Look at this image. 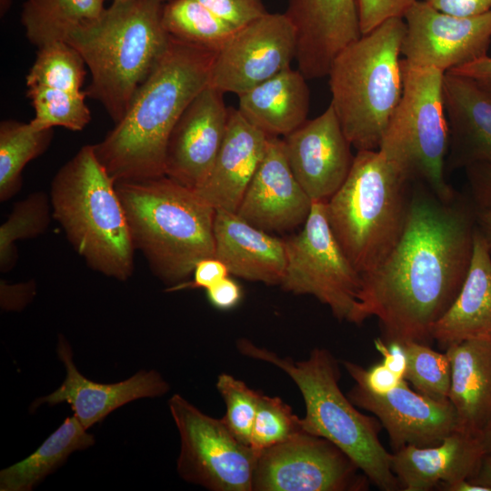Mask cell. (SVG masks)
Wrapping results in <instances>:
<instances>
[{
  "label": "cell",
  "mask_w": 491,
  "mask_h": 491,
  "mask_svg": "<svg viewBox=\"0 0 491 491\" xmlns=\"http://www.w3.org/2000/svg\"><path fill=\"white\" fill-rule=\"evenodd\" d=\"M268 135L229 107L225 137L210 173L195 192L215 210L236 212L266 150Z\"/></svg>",
  "instance_id": "44dd1931"
},
{
  "label": "cell",
  "mask_w": 491,
  "mask_h": 491,
  "mask_svg": "<svg viewBox=\"0 0 491 491\" xmlns=\"http://www.w3.org/2000/svg\"><path fill=\"white\" fill-rule=\"evenodd\" d=\"M215 387L225 404L222 417L229 430L242 443L250 446L251 433L261 393L232 375L218 376Z\"/></svg>",
  "instance_id": "8d00e7d4"
},
{
  "label": "cell",
  "mask_w": 491,
  "mask_h": 491,
  "mask_svg": "<svg viewBox=\"0 0 491 491\" xmlns=\"http://www.w3.org/2000/svg\"><path fill=\"white\" fill-rule=\"evenodd\" d=\"M216 52L170 35L123 117L93 145L115 182L165 175L170 134L190 102L209 85Z\"/></svg>",
  "instance_id": "7a4b0ae2"
},
{
  "label": "cell",
  "mask_w": 491,
  "mask_h": 491,
  "mask_svg": "<svg viewBox=\"0 0 491 491\" xmlns=\"http://www.w3.org/2000/svg\"><path fill=\"white\" fill-rule=\"evenodd\" d=\"M106 0H25L21 23L28 41L38 48L66 42L103 16Z\"/></svg>",
  "instance_id": "83f0119b"
},
{
  "label": "cell",
  "mask_w": 491,
  "mask_h": 491,
  "mask_svg": "<svg viewBox=\"0 0 491 491\" xmlns=\"http://www.w3.org/2000/svg\"><path fill=\"white\" fill-rule=\"evenodd\" d=\"M443 95L448 124V171L491 165V95L468 77L446 72Z\"/></svg>",
  "instance_id": "7402d4cb"
},
{
  "label": "cell",
  "mask_w": 491,
  "mask_h": 491,
  "mask_svg": "<svg viewBox=\"0 0 491 491\" xmlns=\"http://www.w3.org/2000/svg\"><path fill=\"white\" fill-rule=\"evenodd\" d=\"M407 366L404 379L416 391L438 401H449L451 364L446 353L435 351L426 343H404Z\"/></svg>",
  "instance_id": "e575fe53"
},
{
  "label": "cell",
  "mask_w": 491,
  "mask_h": 491,
  "mask_svg": "<svg viewBox=\"0 0 491 491\" xmlns=\"http://www.w3.org/2000/svg\"><path fill=\"white\" fill-rule=\"evenodd\" d=\"M401 54L409 64L443 73L487 55L491 11L473 17L442 13L416 0L405 16Z\"/></svg>",
  "instance_id": "5bb4252c"
},
{
  "label": "cell",
  "mask_w": 491,
  "mask_h": 491,
  "mask_svg": "<svg viewBox=\"0 0 491 491\" xmlns=\"http://www.w3.org/2000/svg\"><path fill=\"white\" fill-rule=\"evenodd\" d=\"M239 353L269 363L288 375L306 405L304 429L340 448L376 486L401 490L391 467V456L379 439V420L362 414L339 386L338 362L326 348H314L309 356L296 361L261 347L246 338L236 341Z\"/></svg>",
  "instance_id": "277c9868"
},
{
  "label": "cell",
  "mask_w": 491,
  "mask_h": 491,
  "mask_svg": "<svg viewBox=\"0 0 491 491\" xmlns=\"http://www.w3.org/2000/svg\"><path fill=\"white\" fill-rule=\"evenodd\" d=\"M95 443L77 418L67 416L29 456L0 472L1 491H30L46 476L60 466L75 451Z\"/></svg>",
  "instance_id": "f1b7e54d"
},
{
  "label": "cell",
  "mask_w": 491,
  "mask_h": 491,
  "mask_svg": "<svg viewBox=\"0 0 491 491\" xmlns=\"http://www.w3.org/2000/svg\"><path fill=\"white\" fill-rule=\"evenodd\" d=\"M229 107L224 93L205 86L175 125L166 146L165 175L195 190L206 179L225 135Z\"/></svg>",
  "instance_id": "9a60e30c"
},
{
  "label": "cell",
  "mask_w": 491,
  "mask_h": 491,
  "mask_svg": "<svg viewBox=\"0 0 491 491\" xmlns=\"http://www.w3.org/2000/svg\"><path fill=\"white\" fill-rule=\"evenodd\" d=\"M302 230L285 239L286 264L280 286L311 295L339 321H347L361 286V275L336 239L325 202H313Z\"/></svg>",
  "instance_id": "30bf717a"
},
{
  "label": "cell",
  "mask_w": 491,
  "mask_h": 491,
  "mask_svg": "<svg viewBox=\"0 0 491 491\" xmlns=\"http://www.w3.org/2000/svg\"><path fill=\"white\" fill-rule=\"evenodd\" d=\"M56 352L65 366V378L56 390L35 399L30 406L31 412L43 404L67 403L74 416L87 430L129 402L161 396L169 390L168 383L155 370H140L127 379L112 384L88 379L75 366L71 346L62 335L58 338Z\"/></svg>",
  "instance_id": "ffe728a7"
},
{
  "label": "cell",
  "mask_w": 491,
  "mask_h": 491,
  "mask_svg": "<svg viewBox=\"0 0 491 491\" xmlns=\"http://www.w3.org/2000/svg\"><path fill=\"white\" fill-rule=\"evenodd\" d=\"M466 169L469 197L476 209L491 210V165L477 163Z\"/></svg>",
  "instance_id": "b9f144b4"
},
{
  "label": "cell",
  "mask_w": 491,
  "mask_h": 491,
  "mask_svg": "<svg viewBox=\"0 0 491 491\" xmlns=\"http://www.w3.org/2000/svg\"><path fill=\"white\" fill-rule=\"evenodd\" d=\"M336 445L307 432L257 456L253 491H362L368 478Z\"/></svg>",
  "instance_id": "7c38bea8"
},
{
  "label": "cell",
  "mask_w": 491,
  "mask_h": 491,
  "mask_svg": "<svg viewBox=\"0 0 491 491\" xmlns=\"http://www.w3.org/2000/svg\"><path fill=\"white\" fill-rule=\"evenodd\" d=\"M297 68L306 79L327 76L336 56L362 35L356 0H288Z\"/></svg>",
  "instance_id": "d6986e66"
},
{
  "label": "cell",
  "mask_w": 491,
  "mask_h": 491,
  "mask_svg": "<svg viewBox=\"0 0 491 491\" xmlns=\"http://www.w3.org/2000/svg\"><path fill=\"white\" fill-rule=\"evenodd\" d=\"M476 207L456 192L439 197L414 182L405 226L387 256L361 275L347 322L378 318L386 341L433 340L434 325L450 307L467 275L474 246Z\"/></svg>",
  "instance_id": "6da1fadb"
},
{
  "label": "cell",
  "mask_w": 491,
  "mask_h": 491,
  "mask_svg": "<svg viewBox=\"0 0 491 491\" xmlns=\"http://www.w3.org/2000/svg\"><path fill=\"white\" fill-rule=\"evenodd\" d=\"M404 18L389 19L346 46L327 76L331 103L357 151L378 150L403 94Z\"/></svg>",
  "instance_id": "52a82bcc"
},
{
  "label": "cell",
  "mask_w": 491,
  "mask_h": 491,
  "mask_svg": "<svg viewBox=\"0 0 491 491\" xmlns=\"http://www.w3.org/2000/svg\"><path fill=\"white\" fill-rule=\"evenodd\" d=\"M163 5L159 0L112 2L98 22L67 41L90 71L86 95L99 102L115 124L167 46Z\"/></svg>",
  "instance_id": "5b68a950"
},
{
  "label": "cell",
  "mask_w": 491,
  "mask_h": 491,
  "mask_svg": "<svg viewBox=\"0 0 491 491\" xmlns=\"http://www.w3.org/2000/svg\"><path fill=\"white\" fill-rule=\"evenodd\" d=\"M305 432L302 418L293 413L290 406L278 396L261 393L250 440V446L257 454Z\"/></svg>",
  "instance_id": "d590c367"
},
{
  "label": "cell",
  "mask_w": 491,
  "mask_h": 491,
  "mask_svg": "<svg viewBox=\"0 0 491 491\" xmlns=\"http://www.w3.org/2000/svg\"><path fill=\"white\" fill-rule=\"evenodd\" d=\"M433 8L457 17H473L491 11V0H424Z\"/></svg>",
  "instance_id": "7bdbcfd3"
},
{
  "label": "cell",
  "mask_w": 491,
  "mask_h": 491,
  "mask_svg": "<svg viewBox=\"0 0 491 491\" xmlns=\"http://www.w3.org/2000/svg\"><path fill=\"white\" fill-rule=\"evenodd\" d=\"M485 456L479 436L456 430L431 446H406L391 456L401 490L428 491L460 479H472Z\"/></svg>",
  "instance_id": "603a6c76"
},
{
  "label": "cell",
  "mask_w": 491,
  "mask_h": 491,
  "mask_svg": "<svg viewBox=\"0 0 491 491\" xmlns=\"http://www.w3.org/2000/svg\"><path fill=\"white\" fill-rule=\"evenodd\" d=\"M162 24L169 35L214 51H218L236 31L195 0L164 3Z\"/></svg>",
  "instance_id": "4dcf8cb0"
},
{
  "label": "cell",
  "mask_w": 491,
  "mask_h": 491,
  "mask_svg": "<svg viewBox=\"0 0 491 491\" xmlns=\"http://www.w3.org/2000/svg\"><path fill=\"white\" fill-rule=\"evenodd\" d=\"M471 480L491 488V455L484 456L477 473Z\"/></svg>",
  "instance_id": "681fc988"
},
{
  "label": "cell",
  "mask_w": 491,
  "mask_h": 491,
  "mask_svg": "<svg viewBox=\"0 0 491 491\" xmlns=\"http://www.w3.org/2000/svg\"><path fill=\"white\" fill-rule=\"evenodd\" d=\"M449 401L458 430L479 436L491 425V340L471 339L448 346Z\"/></svg>",
  "instance_id": "484cf974"
},
{
  "label": "cell",
  "mask_w": 491,
  "mask_h": 491,
  "mask_svg": "<svg viewBox=\"0 0 491 491\" xmlns=\"http://www.w3.org/2000/svg\"><path fill=\"white\" fill-rule=\"evenodd\" d=\"M445 491H491V488L473 482L469 478L460 479L439 486Z\"/></svg>",
  "instance_id": "c3c4849f"
},
{
  "label": "cell",
  "mask_w": 491,
  "mask_h": 491,
  "mask_svg": "<svg viewBox=\"0 0 491 491\" xmlns=\"http://www.w3.org/2000/svg\"><path fill=\"white\" fill-rule=\"evenodd\" d=\"M12 5V0H0L1 16L5 15Z\"/></svg>",
  "instance_id": "816d5d0a"
},
{
  "label": "cell",
  "mask_w": 491,
  "mask_h": 491,
  "mask_svg": "<svg viewBox=\"0 0 491 491\" xmlns=\"http://www.w3.org/2000/svg\"><path fill=\"white\" fill-rule=\"evenodd\" d=\"M447 72L470 78L484 91L491 95V56H483Z\"/></svg>",
  "instance_id": "bcb514c9"
},
{
  "label": "cell",
  "mask_w": 491,
  "mask_h": 491,
  "mask_svg": "<svg viewBox=\"0 0 491 491\" xmlns=\"http://www.w3.org/2000/svg\"><path fill=\"white\" fill-rule=\"evenodd\" d=\"M376 351L382 356V363L401 378L405 377L407 355L403 342L385 341L377 337L374 340Z\"/></svg>",
  "instance_id": "f6af8a7d"
},
{
  "label": "cell",
  "mask_w": 491,
  "mask_h": 491,
  "mask_svg": "<svg viewBox=\"0 0 491 491\" xmlns=\"http://www.w3.org/2000/svg\"><path fill=\"white\" fill-rule=\"evenodd\" d=\"M343 366L355 384L374 394H386L404 379L387 368L382 362L365 368L354 362L343 361Z\"/></svg>",
  "instance_id": "ab89813d"
},
{
  "label": "cell",
  "mask_w": 491,
  "mask_h": 491,
  "mask_svg": "<svg viewBox=\"0 0 491 491\" xmlns=\"http://www.w3.org/2000/svg\"><path fill=\"white\" fill-rule=\"evenodd\" d=\"M50 201L53 217L92 269L119 281L132 276L135 246L125 213L93 145L81 147L58 170Z\"/></svg>",
  "instance_id": "8992f818"
},
{
  "label": "cell",
  "mask_w": 491,
  "mask_h": 491,
  "mask_svg": "<svg viewBox=\"0 0 491 491\" xmlns=\"http://www.w3.org/2000/svg\"><path fill=\"white\" fill-rule=\"evenodd\" d=\"M347 397L356 407L378 418L393 452L406 446H435L458 430L457 415L450 401L435 400L414 391L406 379L382 395L355 384Z\"/></svg>",
  "instance_id": "e0dca14e"
},
{
  "label": "cell",
  "mask_w": 491,
  "mask_h": 491,
  "mask_svg": "<svg viewBox=\"0 0 491 491\" xmlns=\"http://www.w3.org/2000/svg\"><path fill=\"white\" fill-rule=\"evenodd\" d=\"M168 406L180 436L179 476L212 491H253L258 454L222 418L205 415L182 396L173 395Z\"/></svg>",
  "instance_id": "8fae6325"
},
{
  "label": "cell",
  "mask_w": 491,
  "mask_h": 491,
  "mask_svg": "<svg viewBox=\"0 0 491 491\" xmlns=\"http://www.w3.org/2000/svg\"><path fill=\"white\" fill-rule=\"evenodd\" d=\"M431 336L445 350L466 340H491V252L476 223L467 275L450 307L434 325Z\"/></svg>",
  "instance_id": "d4e9b609"
},
{
  "label": "cell",
  "mask_w": 491,
  "mask_h": 491,
  "mask_svg": "<svg viewBox=\"0 0 491 491\" xmlns=\"http://www.w3.org/2000/svg\"><path fill=\"white\" fill-rule=\"evenodd\" d=\"M51 216V201L43 192L31 194L15 205L8 218L0 226L2 272L12 269L16 262L15 242L44 233L49 225Z\"/></svg>",
  "instance_id": "836d02e7"
},
{
  "label": "cell",
  "mask_w": 491,
  "mask_h": 491,
  "mask_svg": "<svg viewBox=\"0 0 491 491\" xmlns=\"http://www.w3.org/2000/svg\"><path fill=\"white\" fill-rule=\"evenodd\" d=\"M53 129L39 130L31 123L3 120L0 123V200L5 202L20 189L22 171L49 146Z\"/></svg>",
  "instance_id": "f546056e"
},
{
  "label": "cell",
  "mask_w": 491,
  "mask_h": 491,
  "mask_svg": "<svg viewBox=\"0 0 491 491\" xmlns=\"http://www.w3.org/2000/svg\"><path fill=\"white\" fill-rule=\"evenodd\" d=\"M485 455H491V425L479 435Z\"/></svg>",
  "instance_id": "f907efd6"
},
{
  "label": "cell",
  "mask_w": 491,
  "mask_h": 491,
  "mask_svg": "<svg viewBox=\"0 0 491 491\" xmlns=\"http://www.w3.org/2000/svg\"><path fill=\"white\" fill-rule=\"evenodd\" d=\"M476 228L491 252V210L476 209Z\"/></svg>",
  "instance_id": "7dc6e473"
},
{
  "label": "cell",
  "mask_w": 491,
  "mask_h": 491,
  "mask_svg": "<svg viewBox=\"0 0 491 491\" xmlns=\"http://www.w3.org/2000/svg\"><path fill=\"white\" fill-rule=\"evenodd\" d=\"M410 186L378 150H360L345 182L326 202L329 226L360 275L376 268L399 240Z\"/></svg>",
  "instance_id": "ba28073f"
},
{
  "label": "cell",
  "mask_w": 491,
  "mask_h": 491,
  "mask_svg": "<svg viewBox=\"0 0 491 491\" xmlns=\"http://www.w3.org/2000/svg\"><path fill=\"white\" fill-rule=\"evenodd\" d=\"M294 175L313 202H327L347 177L355 155L331 105L284 136Z\"/></svg>",
  "instance_id": "2e32d148"
},
{
  "label": "cell",
  "mask_w": 491,
  "mask_h": 491,
  "mask_svg": "<svg viewBox=\"0 0 491 491\" xmlns=\"http://www.w3.org/2000/svg\"><path fill=\"white\" fill-rule=\"evenodd\" d=\"M111 1H112V2H122V1H126V0H111ZM159 1H161V2H163V3H165V2H167V1H169V0H159Z\"/></svg>",
  "instance_id": "f5cc1de1"
},
{
  "label": "cell",
  "mask_w": 491,
  "mask_h": 491,
  "mask_svg": "<svg viewBox=\"0 0 491 491\" xmlns=\"http://www.w3.org/2000/svg\"><path fill=\"white\" fill-rule=\"evenodd\" d=\"M26 95L35 111V117L30 123L36 129L61 126L81 131L91 120L85 90L75 94L45 86H29L26 87Z\"/></svg>",
  "instance_id": "d6a6232c"
},
{
  "label": "cell",
  "mask_w": 491,
  "mask_h": 491,
  "mask_svg": "<svg viewBox=\"0 0 491 491\" xmlns=\"http://www.w3.org/2000/svg\"><path fill=\"white\" fill-rule=\"evenodd\" d=\"M300 70L291 67L238 95V111L268 136H286L307 118L310 91Z\"/></svg>",
  "instance_id": "4316f807"
},
{
  "label": "cell",
  "mask_w": 491,
  "mask_h": 491,
  "mask_svg": "<svg viewBox=\"0 0 491 491\" xmlns=\"http://www.w3.org/2000/svg\"><path fill=\"white\" fill-rule=\"evenodd\" d=\"M205 291L208 302L219 310H229L235 307L243 296L241 286L229 276Z\"/></svg>",
  "instance_id": "ee69618b"
},
{
  "label": "cell",
  "mask_w": 491,
  "mask_h": 491,
  "mask_svg": "<svg viewBox=\"0 0 491 491\" xmlns=\"http://www.w3.org/2000/svg\"><path fill=\"white\" fill-rule=\"evenodd\" d=\"M195 1L236 30L267 13L262 0Z\"/></svg>",
  "instance_id": "74e56055"
},
{
  "label": "cell",
  "mask_w": 491,
  "mask_h": 491,
  "mask_svg": "<svg viewBox=\"0 0 491 491\" xmlns=\"http://www.w3.org/2000/svg\"><path fill=\"white\" fill-rule=\"evenodd\" d=\"M135 249L169 286L185 282L198 261L215 256V209L166 175L115 182Z\"/></svg>",
  "instance_id": "3957f363"
},
{
  "label": "cell",
  "mask_w": 491,
  "mask_h": 491,
  "mask_svg": "<svg viewBox=\"0 0 491 491\" xmlns=\"http://www.w3.org/2000/svg\"><path fill=\"white\" fill-rule=\"evenodd\" d=\"M403 94L378 151L409 182L427 185L448 200L456 191L445 179L448 150L444 75L401 59Z\"/></svg>",
  "instance_id": "9c48e42d"
},
{
  "label": "cell",
  "mask_w": 491,
  "mask_h": 491,
  "mask_svg": "<svg viewBox=\"0 0 491 491\" xmlns=\"http://www.w3.org/2000/svg\"><path fill=\"white\" fill-rule=\"evenodd\" d=\"M193 280L169 286L166 291L174 292L184 289H208L223 278L230 276L226 266L215 256L205 257L198 261L193 271Z\"/></svg>",
  "instance_id": "60d3db41"
},
{
  "label": "cell",
  "mask_w": 491,
  "mask_h": 491,
  "mask_svg": "<svg viewBox=\"0 0 491 491\" xmlns=\"http://www.w3.org/2000/svg\"><path fill=\"white\" fill-rule=\"evenodd\" d=\"M416 0H356L360 30L366 35L392 18H404Z\"/></svg>",
  "instance_id": "f35d334b"
},
{
  "label": "cell",
  "mask_w": 491,
  "mask_h": 491,
  "mask_svg": "<svg viewBox=\"0 0 491 491\" xmlns=\"http://www.w3.org/2000/svg\"><path fill=\"white\" fill-rule=\"evenodd\" d=\"M296 55L291 21L285 13L267 12L237 29L216 52L209 85L238 95L291 67Z\"/></svg>",
  "instance_id": "4fadbf2b"
},
{
  "label": "cell",
  "mask_w": 491,
  "mask_h": 491,
  "mask_svg": "<svg viewBox=\"0 0 491 491\" xmlns=\"http://www.w3.org/2000/svg\"><path fill=\"white\" fill-rule=\"evenodd\" d=\"M86 65L66 42H55L37 50L35 60L25 76L26 87L45 86L71 93H82Z\"/></svg>",
  "instance_id": "1f68e13d"
},
{
  "label": "cell",
  "mask_w": 491,
  "mask_h": 491,
  "mask_svg": "<svg viewBox=\"0 0 491 491\" xmlns=\"http://www.w3.org/2000/svg\"><path fill=\"white\" fill-rule=\"evenodd\" d=\"M215 256L229 274L269 286L281 284L286 256L285 239L264 231L235 212L215 210Z\"/></svg>",
  "instance_id": "cb8c5ba5"
},
{
  "label": "cell",
  "mask_w": 491,
  "mask_h": 491,
  "mask_svg": "<svg viewBox=\"0 0 491 491\" xmlns=\"http://www.w3.org/2000/svg\"><path fill=\"white\" fill-rule=\"evenodd\" d=\"M312 205L292 172L283 139L268 136L263 158L235 213L268 233L286 232L306 222Z\"/></svg>",
  "instance_id": "ac0fdd59"
}]
</instances>
